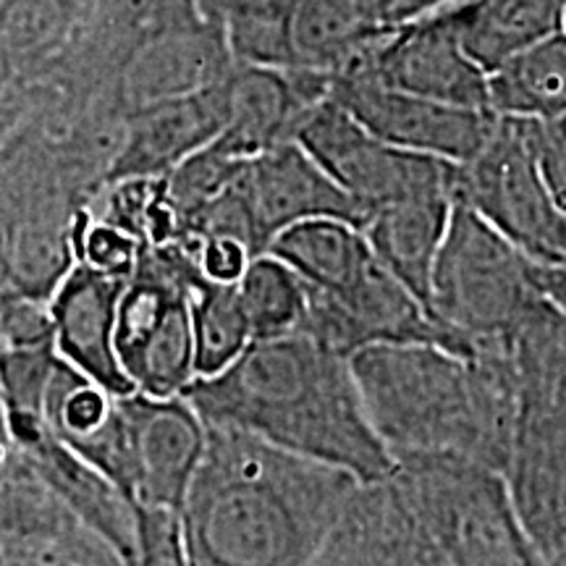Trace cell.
Wrapping results in <instances>:
<instances>
[{
  "label": "cell",
  "mask_w": 566,
  "mask_h": 566,
  "mask_svg": "<svg viewBox=\"0 0 566 566\" xmlns=\"http://www.w3.org/2000/svg\"><path fill=\"white\" fill-rule=\"evenodd\" d=\"M357 485L336 467L208 424L202 464L179 512L189 562L310 566Z\"/></svg>",
  "instance_id": "cell-1"
},
{
  "label": "cell",
  "mask_w": 566,
  "mask_h": 566,
  "mask_svg": "<svg viewBox=\"0 0 566 566\" xmlns=\"http://www.w3.org/2000/svg\"><path fill=\"white\" fill-rule=\"evenodd\" d=\"M208 424L237 428L359 483L394 478L396 462L367 420L349 357L310 334L258 338L184 391Z\"/></svg>",
  "instance_id": "cell-2"
},
{
  "label": "cell",
  "mask_w": 566,
  "mask_h": 566,
  "mask_svg": "<svg viewBox=\"0 0 566 566\" xmlns=\"http://www.w3.org/2000/svg\"><path fill=\"white\" fill-rule=\"evenodd\" d=\"M349 363L367 420L394 459L454 451L506 470L522 405L504 344L472 354L438 344H370Z\"/></svg>",
  "instance_id": "cell-3"
},
{
  "label": "cell",
  "mask_w": 566,
  "mask_h": 566,
  "mask_svg": "<svg viewBox=\"0 0 566 566\" xmlns=\"http://www.w3.org/2000/svg\"><path fill=\"white\" fill-rule=\"evenodd\" d=\"M407 493L449 566H548L516 512L506 475L454 451L394 459Z\"/></svg>",
  "instance_id": "cell-4"
},
{
  "label": "cell",
  "mask_w": 566,
  "mask_h": 566,
  "mask_svg": "<svg viewBox=\"0 0 566 566\" xmlns=\"http://www.w3.org/2000/svg\"><path fill=\"white\" fill-rule=\"evenodd\" d=\"M546 296L543 263L454 202L428 289V313L475 346L501 344Z\"/></svg>",
  "instance_id": "cell-5"
},
{
  "label": "cell",
  "mask_w": 566,
  "mask_h": 566,
  "mask_svg": "<svg viewBox=\"0 0 566 566\" xmlns=\"http://www.w3.org/2000/svg\"><path fill=\"white\" fill-rule=\"evenodd\" d=\"M200 279L197 254L187 244L142 247L116 317L118 363L134 391L171 399L192 386L197 373L189 294Z\"/></svg>",
  "instance_id": "cell-6"
},
{
  "label": "cell",
  "mask_w": 566,
  "mask_h": 566,
  "mask_svg": "<svg viewBox=\"0 0 566 566\" xmlns=\"http://www.w3.org/2000/svg\"><path fill=\"white\" fill-rule=\"evenodd\" d=\"M454 202L475 210L535 263L566 265V212L537 160L527 118L495 116L485 145L457 166Z\"/></svg>",
  "instance_id": "cell-7"
},
{
  "label": "cell",
  "mask_w": 566,
  "mask_h": 566,
  "mask_svg": "<svg viewBox=\"0 0 566 566\" xmlns=\"http://www.w3.org/2000/svg\"><path fill=\"white\" fill-rule=\"evenodd\" d=\"M294 139L365 210V221L373 210L399 200L454 197L457 163L388 145L331 95L302 118Z\"/></svg>",
  "instance_id": "cell-8"
},
{
  "label": "cell",
  "mask_w": 566,
  "mask_h": 566,
  "mask_svg": "<svg viewBox=\"0 0 566 566\" xmlns=\"http://www.w3.org/2000/svg\"><path fill=\"white\" fill-rule=\"evenodd\" d=\"M331 97L388 145L457 166L485 145L495 124V113L488 108L430 101L352 69L334 74Z\"/></svg>",
  "instance_id": "cell-9"
},
{
  "label": "cell",
  "mask_w": 566,
  "mask_h": 566,
  "mask_svg": "<svg viewBox=\"0 0 566 566\" xmlns=\"http://www.w3.org/2000/svg\"><path fill=\"white\" fill-rule=\"evenodd\" d=\"M344 69L438 103L488 108V74L467 55L449 11L391 27Z\"/></svg>",
  "instance_id": "cell-10"
},
{
  "label": "cell",
  "mask_w": 566,
  "mask_h": 566,
  "mask_svg": "<svg viewBox=\"0 0 566 566\" xmlns=\"http://www.w3.org/2000/svg\"><path fill=\"white\" fill-rule=\"evenodd\" d=\"M233 66L237 61L226 42L221 19L205 6L200 17L142 40L113 74L105 95L129 116L145 105L212 87L223 82Z\"/></svg>",
  "instance_id": "cell-11"
},
{
  "label": "cell",
  "mask_w": 566,
  "mask_h": 566,
  "mask_svg": "<svg viewBox=\"0 0 566 566\" xmlns=\"http://www.w3.org/2000/svg\"><path fill=\"white\" fill-rule=\"evenodd\" d=\"M310 566H449L394 478L359 483Z\"/></svg>",
  "instance_id": "cell-12"
},
{
  "label": "cell",
  "mask_w": 566,
  "mask_h": 566,
  "mask_svg": "<svg viewBox=\"0 0 566 566\" xmlns=\"http://www.w3.org/2000/svg\"><path fill=\"white\" fill-rule=\"evenodd\" d=\"M239 195L250 212L254 242L260 252L281 231L313 218H342L363 229L365 210L310 158L296 139L244 160L237 176Z\"/></svg>",
  "instance_id": "cell-13"
},
{
  "label": "cell",
  "mask_w": 566,
  "mask_h": 566,
  "mask_svg": "<svg viewBox=\"0 0 566 566\" xmlns=\"http://www.w3.org/2000/svg\"><path fill=\"white\" fill-rule=\"evenodd\" d=\"M122 401L132 430V501L181 512L202 464L208 424L187 396L155 399L132 391Z\"/></svg>",
  "instance_id": "cell-14"
},
{
  "label": "cell",
  "mask_w": 566,
  "mask_h": 566,
  "mask_svg": "<svg viewBox=\"0 0 566 566\" xmlns=\"http://www.w3.org/2000/svg\"><path fill=\"white\" fill-rule=\"evenodd\" d=\"M11 443L27 459L34 475L55 493V499L82 522L90 533L116 551L124 562L137 535V506L103 472L59 441L45 428L42 417L6 420Z\"/></svg>",
  "instance_id": "cell-15"
},
{
  "label": "cell",
  "mask_w": 566,
  "mask_h": 566,
  "mask_svg": "<svg viewBox=\"0 0 566 566\" xmlns=\"http://www.w3.org/2000/svg\"><path fill=\"white\" fill-rule=\"evenodd\" d=\"M334 76L307 69H268L237 63L226 76L229 118L216 145L250 160L294 139L302 118L331 95Z\"/></svg>",
  "instance_id": "cell-16"
},
{
  "label": "cell",
  "mask_w": 566,
  "mask_h": 566,
  "mask_svg": "<svg viewBox=\"0 0 566 566\" xmlns=\"http://www.w3.org/2000/svg\"><path fill=\"white\" fill-rule=\"evenodd\" d=\"M226 80L192 95L145 105L124 118L122 145L108 179H163L195 153L212 145L226 129Z\"/></svg>",
  "instance_id": "cell-17"
},
{
  "label": "cell",
  "mask_w": 566,
  "mask_h": 566,
  "mask_svg": "<svg viewBox=\"0 0 566 566\" xmlns=\"http://www.w3.org/2000/svg\"><path fill=\"white\" fill-rule=\"evenodd\" d=\"M126 279L76 260L51 296L53 346L61 359L113 394H132L116 352L118 300Z\"/></svg>",
  "instance_id": "cell-18"
},
{
  "label": "cell",
  "mask_w": 566,
  "mask_h": 566,
  "mask_svg": "<svg viewBox=\"0 0 566 566\" xmlns=\"http://www.w3.org/2000/svg\"><path fill=\"white\" fill-rule=\"evenodd\" d=\"M514 506L546 564L566 548V424L556 412H520L504 470Z\"/></svg>",
  "instance_id": "cell-19"
},
{
  "label": "cell",
  "mask_w": 566,
  "mask_h": 566,
  "mask_svg": "<svg viewBox=\"0 0 566 566\" xmlns=\"http://www.w3.org/2000/svg\"><path fill=\"white\" fill-rule=\"evenodd\" d=\"M268 252L292 268L307 292L331 300L352 294L380 263L365 231L342 218H313L296 223L281 231Z\"/></svg>",
  "instance_id": "cell-20"
},
{
  "label": "cell",
  "mask_w": 566,
  "mask_h": 566,
  "mask_svg": "<svg viewBox=\"0 0 566 566\" xmlns=\"http://www.w3.org/2000/svg\"><path fill=\"white\" fill-rule=\"evenodd\" d=\"M451 210V195H424L384 205L363 223L375 258L412 289L422 304L428 302L430 275L449 229Z\"/></svg>",
  "instance_id": "cell-21"
},
{
  "label": "cell",
  "mask_w": 566,
  "mask_h": 566,
  "mask_svg": "<svg viewBox=\"0 0 566 566\" xmlns=\"http://www.w3.org/2000/svg\"><path fill=\"white\" fill-rule=\"evenodd\" d=\"M446 11L467 55L485 74L566 30V0H464Z\"/></svg>",
  "instance_id": "cell-22"
},
{
  "label": "cell",
  "mask_w": 566,
  "mask_h": 566,
  "mask_svg": "<svg viewBox=\"0 0 566 566\" xmlns=\"http://www.w3.org/2000/svg\"><path fill=\"white\" fill-rule=\"evenodd\" d=\"M520 384V412H546L566 401V307L551 296L527 310L504 342Z\"/></svg>",
  "instance_id": "cell-23"
},
{
  "label": "cell",
  "mask_w": 566,
  "mask_h": 566,
  "mask_svg": "<svg viewBox=\"0 0 566 566\" xmlns=\"http://www.w3.org/2000/svg\"><path fill=\"white\" fill-rule=\"evenodd\" d=\"M488 108L495 116L527 122L566 113V30L493 69L488 74Z\"/></svg>",
  "instance_id": "cell-24"
},
{
  "label": "cell",
  "mask_w": 566,
  "mask_h": 566,
  "mask_svg": "<svg viewBox=\"0 0 566 566\" xmlns=\"http://www.w3.org/2000/svg\"><path fill=\"white\" fill-rule=\"evenodd\" d=\"M195 334V373L210 378L226 370L250 346L252 325L244 313L237 283L200 279L189 294Z\"/></svg>",
  "instance_id": "cell-25"
},
{
  "label": "cell",
  "mask_w": 566,
  "mask_h": 566,
  "mask_svg": "<svg viewBox=\"0 0 566 566\" xmlns=\"http://www.w3.org/2000/svg\"><path fill=\"white\" fill-rule=\"evenodd\" d=\"M244 313L250 317L252 338H279L302 331L307 315V289L300 275L275 254L252 258L237 281Z\"/></svg>",
  "instance_id": "cell-26"
},
{
  "label": "cell",
  "mask_w": 566,
  "mask_h": 566,
  "mask_svg": "<svg viewBox=\"0 0 566 566\" xmlns=\"http://www.w3.org/2000/svg\"><path fill=\"white\" fill-rule=\"evenodd\" d=\"M221 19L237 63L292 69L289 9L292 0H202Z\"/></svg>",
  "instance_id": "cell-27"
},
{
  "label": "cell",
  "mask_w": 566,
  "mask_h": 566,
  "mask_svg": "<svg viewBox=\"0 0 566 566\" xmlns=\"http://www.w3.org/2000/svg\"><path fill=\"white\" fill-rule=\"evenodd\" d=\"M137 506V535L122 566H192L184 543L181 514L163 506Z\"/></svg>",
  "instance_id": "cell-28"
},
{
  "label": "cell",
  "mask_w": 566,
  "mask_h": 566,
  "mask_svg": "<svg viewBox=\"0 0 566 566\" xmlns=\"http://www.w3.org/2000/svg\"><path fill=\"white\" fill-rule=\"evenodd\" d=\"M139 254V239H134L124 229H116V226L95 221L87 212L80 231V250H76V260L80 263H87L95 271H103L108 275H118V279H129L134 268H137Z\"/></svg>",
  "instance_id": "cell-29"
},
{
  "label": "cell",
  "mask_w": 566,
  "mask_h": 566,
  "mask_svg": "<svg viewBox=\"0 0 566 566\" xmlns=\"http://www.w3.org/2000/svg\"><path fill=\"white\" fill-rule=\"evenodd\" d=\"M53 344L51 300L3 289L0 292V349Z\"/></svg>",
  "instance_id": "cell-30"
},
{
  "label": "cell",
  "mask_w": 566,
  "mask_h": 566,
  "mask_svg": "<svg viewBox=\"0 0 566 566\" xmlns=\"http://www.w3.org/2000/svg\"><path fill=\"white\" fill-rule=\"evenodd\" d=\"M535 150L556 202L566 212V113L546 122H533Z\"/></svg>",
  "instance_id": "cell-31"
},
{
  "label": "cell",
  "mask_w": 566,
  "mask_h": 566,
  "mask_svg": "<svg viewBox=\"0 0 566 566\" xmlns=\"http://www.w3.org/2000/svg\"><path fill=\"white\" fill-rule=\"evenodd\" d=\"M195 252L200 273L216 283H237L244 275L247 265L252 263V252L237 239L226 237L202 239Z\"/></svg>",
  "instance_id": "cell-32"
},
{
  "label": "cell",
  "mask_w": 566,
  "mask_h": 566,
  "mask_svg": "<svg viewBox=\"0 0 566 566\" xmlns=\"http://www.w3.org/2000/svg\"><path fill=\"white\" fill-rule=\"evenodd\" d=\"M459 3H464V0H391L388 3V27L405 24V21L428 17V13L454 9Z\"/></svg>",
  "instance_id": "cell-33"
},
{
  "label": "cell",
  "mask_w": 566,
  "mask_h": 566,
  "mask_svg": "<svg viewBox=\"0 0 566 566\" xmlns=\"http://www.w3.org/2000/svg\"><path fill=\"white\" fill-rule=\"evenodd\" d=\"M11 449H13V443H11V436H9V430H6L3 409H0V462H3V459L11 454Z\"/></svg>",
  "instance_id": "cell-34"
},
{
  "label": "cell",
  "mask_w": 566,
  "mask_h": 566,
  "mask_svg": "<svg viewBox=\"0 0 566 566\" xmlns=\"http://www.w3.org/2000/svg\"><path fill=\"white\" fill-rule=\"evenodd\" d=\"M548 566H566V548L562 551V554H556L554 558H551Z\"/></svg>",
  "instance_id": "cell-35"
},
{
  "label": "cell",
  "mask_w": 566,
  "mask_h": 566,
  "mask_svg": "<svg viewBox=\"0 0 566 566\" xmlns=\"http://www.w3.org/2000/svg\"><path fill=\"white\" fill-rule=\"evenodd\" d=\"M546 412H556L558 417H562V422L566 424V401H564V405H558L556 409H546Z\"/></svg>",
  "instance_id": "cell-36"
},
{
  "label": "cell",
  "mask_w": 566,
  "mask_h": 566,
  "mask_svg": "<svg viewBox=\"0 0 566 566\" xmlns=\"http://www.w3.org/2000/svg\"><path fill=\"white\" fill-rule=\"evenodd\" d=\"M0 76H6V74H3V69H0ZM9 80H11V76H9Z\"/></svg>",
  "instance_id": "cell-37"
}]
</instances>
